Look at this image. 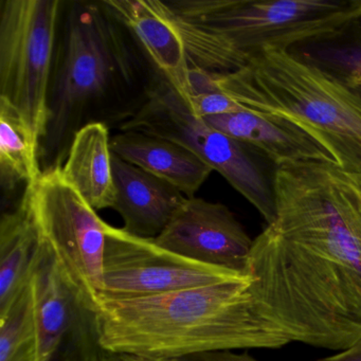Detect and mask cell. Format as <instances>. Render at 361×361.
<instances>
[{"label": "cell", "mask_w": 361, "mask_h": 361, "mask_svg": "<svg viewBox=\"0 0 361 361\" xmlns=\"http://www.w3.org/2000/svg\"><path fill=\"white\" fill-rule=\"evenodd\" d=\"M121 356L124 357L126 361H158L151 360V359L138 358V357L124 356V355H121Z\"/></svg>", "instance_id": "25"}, {"label": "cell", "mask_w": 361, "mask_h": 361, "mask_svg": "<svg viewBox=\"0 0 361 361\" xmlns=\"http://www.w3.org/2000/svg\"><path fill=\"white\" fill-rule=\"evenodd\" d=\"M154 240L187 259L244 274L253 244L225 204L197 197H185Z\"/></svg>", "instance_id": "11"}, {"label": "cell", "mask_w": 361, "mask_h": 361, "mask_svg": "<svg viewBox=\"0 0 361 361\" xmlns=\"http://www.w3.org/2000/svg\"><path fill=\"white\" fill-rule=\"evenodd\" d=\"M202 120L211 128L259 152L276 166L312 161L335 164L319 143L287 122L247 111Z\"/></svg>", "instance_id": "14"}, {"label": "cell", "mask_w": 361, "mask_h": 361, "mask_svg": "<svg viewBox=\"0 0 361 361\" xmlns=\"http://www.w3.org/2000/svg\"><path fill=\"white\" fill-rule=\"evenodd\" d=\"M359 24H360V26H361V20H360V23H359Z\"/></svg>", "instance_id": "26"}, {"label": "cell", "mask_w": 361, "mask_h": 361, "mask_svg": "<svg viewBox=\"0 0 361 361\" xmlns=\"http://www.w3.org/2000/svg\"><path fill=\"white\" fill-rule=\"evenodd\" d=\"M210 75L245 111L293 124L336 166L361 172V92L340 78L297 51L272 48L249 56L235 73Z\"/></svg>", "instance_id": "5"}, {"label": "cell", "mask_w": 361, "mask_h": 361, "mask_svg": "<svg viewBox=\"0 0 361 361\" xmlns=\"http://www.w3.org/2000/svg\"><path fill=\"white\" fill-rule=\"evenodd\" d=\"M188 106L200 119L245 111L219 88L192 94Z\"/></svg>", "instance_id": "21"}, {"label": "cell", "mask_w": 361, "mask_h": 361, "mask_svg": "<svg viewBox=\"0 0 361 361\" xmlns=\"http://www.w3.org/2000/svg\"><path fill=\"white\" fill-rule=\"evenodd\" d=\"M41 242L24 197L0 221V318L30 284Z\"/></svg>", "instance_id": "17"}, {"label": "cell", "mask_w": 361, "mask_h": 361, "mask_svg": "<svg viewBox=\"0 0 361 361\" xmlns=\"http://www.w3.org/2000/svg\"><path fill=\"white\" fill-rule=\"evenodd\" d=\"M121 130H136L180 143L216 171L244 196L270 224L276 216L272 179L269 180L255 161L252 149L228 135L209 126L194 115L178 92L155 75L145 102Z\"/></svg>", "instance_id": "6"}, {"label": "cell", "mask_w": 361, "mask_h": 361, "mask_svg": "<svg viewBox=\"0 0 361 361\" xmlns=\"http://www.w3.org/2000/svg\"><path fill=\"white\" fill-rule=\"evenodd\" d=\"M30 287L37 361L102 360L106 352L97 304L73 284L42 243Z\"/></svg>", "instance_id": "10"}, {"label": "cell", "mask_w": 361, "mask_h": 361, "mask_svg": "<svg viewBox=\"0 0 361 361\" xmlns=\"http://www.w3.org/2000/svg\"><path fill=\"white\" fill-rule=\"evenodd\" d=\"M276 216L246 274L259 312L290 342L343 350L361 339V172L276 166Z\"/></svg>", "instance_id": "1"}, {"label": "cell", "mask_w": 361, "mask_h": 361, "mask_svg": "<svg viewBox=\"0 0 361 361\" xmlns=\"http://www.w3.org/2000/svg\"><path fill=\"white\" fill-rule=\"evenodd\" d=\"M101 361H126V359L121 355L109 354V353H106Z\"/></svg>", "instance_id": "24"}, {"label": "cell", "mask_w": 361, "mask_h": 361, "mask_svg": "<svg viewBox=\"0 0 361 361\" xmlns=\"http://www.w3.org/2000/svg\"><path fill=\"white\" fill-rule=\"evenodd\" d=\"M310 62L361 90V42H342L341 37L293 50Z\"/></svg>", "instance_id": "20"}, {"label": "cell", "mask_w": 361, "mask_h": 361, "mask_svg": "<svg viewBox=\"0 0 361 361\" xmlns=\"http://www.w3.org/2000/svg\"><path fill=\"white\" fill-rule=\"evenodd\" d=\"M359 92H361V90H359Z\"/></svg>", "instance_id": "27"}, {"label": "cell", "mask_w": 361, "mask_h": 361, "mask_svg": "<svg viewBox=\"0 0 361 361\" xmlns=\"http://www.w3.org/2000/svg\"><path fill=\"white\" fill-rule=\"evenodd\" d=\"M164 11L191 69L235 73L264 48L293 50L344 37L361 20V0H170Z\"/></svg>", "instance_id": "3"}, {"label": "cell", "mask_w": 361, "mask_h": 361, "mask_svg": "<svg viewBox=\"0 0 361 361\" xmlns=\"http://www.w3.org/2000/svg\"><path fill=\"white\" fill-rule=\"evenodd\" d=\"M39 140L26 120L0 99V181L6 191L32 185L42 175Z\"/></svg>", "instance_id": "18"}, {"label": "cell", "mask_w": 361, "mask_h": 361, "mask_svg": "<svg viewBox=\"0 0 361 361\" xmlns=\"http://www.w3.org/2000/svg\"><path fill=\"white\" fill-rule=\"evenodd\" d=\"M317 361H361V339L358 342L333 356Z\"/></svg>", "instance_id": "23"}, {"label": "cell", "mask_w": 361, "mask_h": 361, "mask_svg": "<svg viewBox=\"0 0 361 361\" xmlns=\"http://www.w3.org/2000/svg\"><path fill=\"white\" fill-rule=\"evenodd\" d=\"M23 197L42 244L73 284L97 304L102 289L105 221L65 178L62 166L43 171Z\"/></svg>", "instance_id": "8"}, {"label": "cell", "mask_w": 361, "mask_h": 361, "mask_svg": "<svg viewBox=\"0 0 361 361\" xmlns=\"http://www.w3.org/2000/svg\"><path fill=\"white\" fill-rule=\"evenodd\" d=\"M64 18L54 54L47 126L39 142L43 171L62 166L78 130L98 114L118 115V102L122 106V99L138 90L133 35L103 1H73Z\"/></svg>", "instance_id": "4"}, {"label": "cell", "mask_w": 361, "mask_h": 361, "mask_svg": "<svg viewBox=\"0 0 361 361\" xmlns=\"http://www.w3.org/2000/svg\"><path fill=\"white\" fill-rule=\"evenodd\" d=\"M116 198L113 209L133 235L156 238L168 226L185 196L159 177L113 153Z\"/></svg>", "instance_id": "13"}, {"label": "cell", "mask_w": 361, "mask_h": 361, "mask_svg": "<svg viewBox=\"0 0 361 361\" xmlns=\"http://www.w3.org/2000/svg\"><path fill=\"white\" fill-rule=\"evenodd\" d=\"M61 0L0 1V99L23 116L41 142L62 16Z\"/></svg>", "instance_id": "7"}, {"label": "cell", "mask_w": 361, "mask_h": 361, "mask_svg": "<svg viewBox=\"0 0 361 361\" xmlns=\"http://www.w3.org/2000/svg\"><path fill=\"white\" fill-rule=\"evenodd\" d=\"M109 126L92 122L78 130L62 166L65 178L94 209H113L116 188Z\"/></svg>", "instance_id": "16"}, {"label": "cell", "mask_w": 361, "mask_h": 361, "mask_svg": "<svg viewBox=\"0 0 361 361\" xmlns=\"http://www.w3.org/2000/svg\"><path fill=\"white\" fill-rule=\"evenodd\" d=\"M250 283H219L138 299L99 297L103 350L171 361L210 350H276L290 343L259 312Z\"/></svg>", "instance_id": "2"}, {"label": "cell", "mask_w": 361, "mask_h": 361, "mask_svg": "<svg viewBox=\"0 0 361 361\" xmlns=\"http://www.w3.org/2000/svg\"><path fill=\"white\" fill-rule=\"evenodd\" d=\"M102 289L99 297L138 299L226 282L250 281L247 274L200 263L105 223ZM98 297V298H99Z\"/></svg>", "instance_id": "9"}, {"label": "cell", "mask_w": 361, "mask_h": 361, "mask_svg": "<svg viewBox=\"0 0 361 361\" xmlns=\"http://www.w3.org/2000/svg\"><path fill=\"white\" fill-rule=\"evenodd\" d=\"M171 361H257L249 353L238 354L231 350H210L187 355Z\"/></svg>", "instance_id": "22"}, {"label": "cell", "mask_w": 361, "mask_h": 361, "mask_svg": "<svg viewBox=\"0 0 361 361\" xmlns=\"http://www.w3.org/2000/svg\"><path fill=\"white\" fill-rule=\"evenodd\" d=\"M111 145L116 155L174 185L185 197H195L213 172L191 149L161 137L121 130Z\"/></svg>", "instance_id": "15"}, {"label": "cell", "mask_w": 361, "mask_h": 361, "mask_svg": "<svg viewBox=\"0 0 361 361\" xmlns=\"http://www.w3.org/2000/svg\"><path fill=\"white\" fill-rule=\"evenodd\" d=\"M30 284L0 318V361H37Z\"/></svg>", "instance_id": "19"}, {"label": "cell", "mask_w": 361, "mask_h": 361, "mask_svg": "<svg viewBox=\"0 0 361 361\" xmlns=\"http://www.w3.org/2000/svg\"><path fill=\"white\" fill-rule=\"evenodd\" d=\"M103 4L130 31L160 77L189 105L191 67L187 49L162 0H105Z\"/></svg>", "instance_id": "12"}]
</instances>
